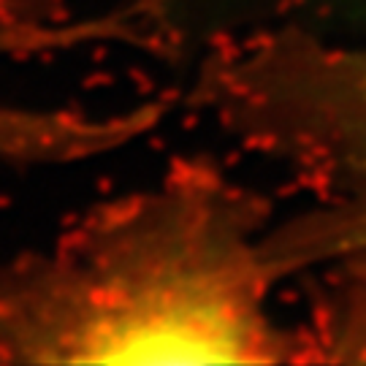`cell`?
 <instances>
[{
  "label": "cell",
  "mask_w": 366,
  "mask_h": 366,
  "mask_svg": "<svg viewBox=\"0 0 366 366\" xmlns=\"http://www.w3.org/2000/svg\"><path fill=\"white\" fill-rule=\"evenodd\" d=\"M277 347L244 244L207 212L0 261V364H261Z\"/></svg>",
  "instance_id": "obj_1"
},
{
  "label": "cell",
  "mask_w": 366,
  "mask_h": 366,
  "mask_svg": "<svg viewBox=\"0 0 366 366\" xmlns=\"http://www.w3.org/2000/svg\"><path fill=\"white\" fill-rule=\"evenodd\" d=\"M9 3L0 0V52L25 41L11 30ZM101 128L66 112H36L0 106V157L3 160H52L90 149Z\"/></svg>",
  "instance_id": "obj_2"
},
{
  "label": "cell",
  "mask_w": 366,
  "mask_h": 366,
  "mask_svg": "<svg viewBox=\"0 0 366 366\" xmlns=\"http://www.w3.org/2000/svg\"><path fill=\"white\" fill-rule=\"evenodd\" d=\"M353 109H355V136H358V149H361V157H364V166H366V60H364V66H361V71H358V79H355Z\"/></svg>",
  "instance_id": "obj_3"
},
{
  "label": "cell",
  "mask_w": 366,
  "mask_h": 366,
  "mask_svg": "<svg viewBox=\"0 0 366 366\" xmlns=\"http://www.w3.org/2000/svg\"><path fill=\"white\" fill-rule=\"evenodd\" d=\"M355 345L361 347V353L355 355V358H364V361H366V331H364V334H361V337H358V342H355Z\"/></svg>",
  "instance_id": "obj_4"
}]
</instances>
